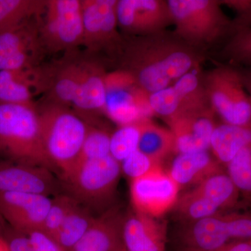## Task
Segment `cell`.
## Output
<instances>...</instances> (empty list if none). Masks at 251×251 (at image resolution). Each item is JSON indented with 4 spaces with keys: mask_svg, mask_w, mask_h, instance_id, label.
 Listing matches in <instances>:
<instances>
[{
    "mask_svg": "<svg viewBox=\"0 0 251 251\" xmlns=\"http://www.w3.org/2000/svg\"><path fill=\"white\" fill-rule=\"evenodd\" d=\"M181 190L162 166L131 180L130 200L135 212L161 219L174 209Z\"/></svg>",
    "mask_w": 251,
    "mask_h": 251,
    "instance_id": "cell-13",
    "label": "cell"
},
{
    "mask_svg": "<svg viewBox=\"0 0 251 251\" xmlns=\"http://www.w3.org/2000/svg\"><path fill=\"white\" fill-rule=\"evenodd\" d=\"M173 31L185 43L207 53L220 47L232 34V19L219 0H168Z\"/></svg>",
    "mask_w": 251,
    "mask_h": 251,
    "instance_id": "cell-2",
    "label": "cell"
},
{
    "mask_svg": "<svg viewBox=\"0 0 251 251\" xmlns=\"http://www.w3.org/2000/svg\"><path fill=\"white\" fill-rule=\"evenodd\" d=\"M148 101L152 114L161 117L166 123L212 110L201 68L188 73L167 88L150 94Z\"/></svg>",
    "mask_w": 251,
    "mask_h": 251,
    "instance_id": "cell-10",
    "label": "cell"
},
{
    "mask_svg": "<svg viewBox=\"0 0 251 251\" xmlns=\"http://www.w3.org/2000/svg\"><path fill=\"white\" fill-rule=\"evenodd\" d=\"M124 36L122 49L113 62L117 69L128 74L148 96L199 69L206 59V54L188 45L173 31Z\"/></svg>",
    "mask_w": 251,
    "mask_h": 251,
    "instance_id": "cell-1",
    "label": "cell"
},
{
    "mask_svg": "<svg viewBox=\"0 0 251 251\" xmlns=\"http://www.w3.org/2000/svg\"><path fill=\"white\" fill-rule=\"evenodd\" d=\"M46 0H0V34L41 16Z\"/></svg>",
    "mask_w": 251,
    "mask_h": 251,
    "instance_id": "cell-28",
    "label": "cell"
},
{
    "mask_svg": "<svg viewBox=\"0 0 251 251\" xmlns=\"http://www.w3.org/2000/svg\"><path fill=\"white\" fill-rule=\"evenodd\" d=\"M251 239V211L220 213L181 224L175 237L177 251H215L230 243Z\"/></svg>",
    "mask_w": 251,
    "mask_h": 251,
    "instance_id": "cell-5",
    "label": "cell"
},
{
    "mask_svg": "<svg viewBox=\"0 0 251 251\" xmlns=\"http://www.w3.org/2000/svg\"><path fill=\"white\" fill-rule=\"evenodd\" d=\"M226 172L240 197L251 205V145L243 149L229 162Z\"/></svg>",
    "mask_w": 251,
    "mask_h": 251,
    "instance_id": "cell-30",
    "label": "cell"
},
{
    "mask_svg": "<svg viewBox=\"0 0 251 251\" xmlns=\"http://www.w3.org/2000/svg\"><path fill=\"white\" fill-rule=\"evenodd\" d=\"M219 60L239 68L251 67V27L234 32L219 47Z\"/></svg>",
    "mask_w": 251,
    "mask_h": 251,
    "instance_id": "cell-29",
    "label": "cell"
},
{
    "mask_svg": "<svg viewBox=\"0 0 251 251\" xmlns=\"http://www.w3.org/2000/svg\"><path fill=\"white\" fill-rule=\"evenodd\" d=\"M37 110L46 154L62 176L67 174L76 163L90 126L65 105L44 100Z\"/></svg>",
    "mask_w": 251,
    "mask_h": 251,
    "instance_id": "cell-3",
    "label": "cell"
},
{
    "mask_svg": "<svg viewBox=\"0 0 251 251\" xmlns=\"http://www.w3.org/2000/svg\"><path fill=\"white\" fill-rule=\"evenodd\" d=\"M123 216L117 209H110L96 217L83 237L72 251H122Z\"/></svg>",
    "mask_w": 251,
    "mask_h": 251,
    "instance_id": "cell-22",
    "label": "cell"
},
{
    "mask_svg": "<svg viewBox=\"0 0 251 251\" xmlns=\"http://www.w3.org/2000/svg\"><path fill=\"white\" fill-rule=\"evenodd\" d=\"M215 251H251V239L230 243Z\"/></svg>",
    "mask_w": 251,
    "mask_h": 251,
    "instance_id": "cell-38",
    "label": "cell"
},
{
    "mask_svg": "<svg viewBox=\"0 0 251 251\" xmlns=\"http://www.w3.org/2000/svg\"><path fill=\"white\" fill-rule=\"evenodd\" d=\"M107 75L105 65L99 57L82 54L80 84L72 106L81 117L105 113Z\"/></svg>",
    "mask_w": 251,
    "mask_h": 251,
    "instance_id": "cell-19",
    "label": "cell"
},
{
    "mask_svg": "<svg viewBox=\"0 0 251 251\" xmlns=\"http://www.w3.org/2000/svg\"><path fill=\"white\" fill-rule=\"evenodd\" d=\"M122 236L126 251H165L168 226L166 221L135 211L125 216Z\"/></svg>",
    "mask_w": 251,
    "mask_h": 251,
    "instance_id": "cell-20",
    "label": "cell"
},
{
    "mask_svg": "<svg viewBox=\"0 0 251 251\" xmlns=\"http://www.w3.org/2000/svg\"><path fill=\"white\" fill-rule=\"evenodd\" d=\"M1 236L6 243L9 251H33L29 236L9 224Z\"/></svg>",
    "mask_w": 251,
    "mask_h": 251,
    "instance_id": "cell-35",
    "label": "cell"
},
{
    "mask_svg": "<svg viewBox=\"0 0 251 251\" xmlns=\"http://www.w3.org/2000/svg\"><path fill=\"white\" fill-rule=\"evenodd\" d=\"M248 27H251V0L248 1L244 11L232 19V34Z\"/></svg>",
    "mask_w": 251,
    "mask_h": 251,
    "instance_id": "cell-37",
    "label": "cell"
},
{
    "mask_svg": "<svg viewBox=\"0 0 251 251\" xmlns=\"http://www.w3.org/2000/svg\"><path fill=\"white\" fill-rule=\"evenodd\" d=\"M117 23L125 36H140L167 30L173 25L168 0H118Z\"/></svg>",
    "mask_w": 251,
    "mask_h": 251,
    "instance_id": "cell-15",
    "label": "cell"
},
{
    "mask_svg": "<svg viewBox=\"0 0 251 251\" xmlns=\"http://www.w3.org/2000/svg\"><path fill=\"white\" fill-rule=\"evenodd\" d=\"M33 251H66L54 238L39 229L29 234Z\"/></svg>",
    "mask_w": 251,
    "mask_h": 251,
    "instance_id": "cell-36",
    "label": "cell"
},
{
    "mask_svg": "<svg viewBox=\"0 0 251 251\" xmlns=\"http://www.w3.org/2000/svg\"><path fill=\"white\" fill-rule=\"evenodd\" d=\"M118 0H81L83 44L87 53H103L113 62L125 40L117 18Z\"/></svg>",
    "mask_w": 251,
    "mask_h": 251,
    "instance_id": "cell-11",
    "label": "cell"
},
{
    "mask_svg": "<svg viewBox=\"0 0 251 251\" xmlns=\"http://www.w3.org/2000/svg\"><path fill=\"white\" fill-rule=\"evenodd\" d=\"M215 115L211 110L168 122L175 136L176 153L209 151L211 135L217 125Z\"/></svg>",
    "mask_w": 251,
    "mask_h": 251,
    "instance_id": "cell-21",
    "label": "cell"
},
{
    "mask_svg": "<svg viewBox=\"0 0 251 251\" xmlns=\"http://www.w3.org/2000/svg\"><path fill=\"white\" fill-rule=\"evenodd\" d=\"M39 67L0 72V103H30L41 93Z\"/></svg>",
    "mask_w": 251,
    "mask_h": 251,
    "instance_id": "cell-24",
    "label": "cell"
},
{
    "mask_svg": "<svg viewBox=\"0 0 251 251\" xmlns=\"http://www.w3.org/2000/svg\"><path fill=\"white\" fill-rule=\"evenodd\" d=\"M151 113L148 95L128 74L119 69L108 73L104 115L121 126L150 118Z\"/></svg>",
    "mask_w": 251,
    "mask_h": 251,
    "instance_id": "cell-12",
    "label": "cell"
},
{
    "mask_svg": "<svg viewBox=\"0 0 251 251\" xmlns=\"http://www.w3.org/2000/svg\"><path fill=\"white\" fill-rule=\"evenodd\" d=\"M38 25L41 44L47 54L73 52L83 44L81 0H46Z\"/></svg>",
    "mask_w": 251,
    "mask_h": 251,
    "instance_id": "cell-8",
    "label": "cell"
},
{
    "mask_svg": "<svg viewBox=\"0 0 251 251\" xmlns=\"http://www.w3.org/2000/svg\"><path fill=\"white\" fill-rule=\"evenodd\" d=\"M89 208L77 202L68 214L56 240L66 251H72L95 221Z\"/></svg>",
    "mask_w": 251,
    "mask_h": 251,
    "instance_id": "cell-27",
    "label": "cell"
},
{
    "mask_svg": "<svg viewBox=\"0 0 251 251\" xmlns=\"http://www.w3.org/2000/svg\"><path fill=\"white\" fill-rule=\"evenodd\" d=\"M39 16L0 34V72L35 69L41 65L47 53L39 37Z\"/></svg>",
    "mask_w": 251,
    "mask_h": 251,
    "instance_id": "cell-14",
    "label": "cell"
},
{
    "mask_svg": "<svg viewBox=\"0 0 251 251\" xmlns=\"http://www.w3.org/2000/svg\"><path fill=\"white\" fill-rule=\"evenodd\" d=\"M180 190L191 188L213 175L226 171L209 151L176 153L166 170Z\"/></svg>",
    "mask_w": 251,
    "mask_h": 251,
    "instance_id": "cell-23",
    "label": "cell"
},
{
    "mask_svg": "<svg viewBox=\"0 0 251 251\" xmlns=\"http://www.w3.org/2000/svg\"><path fill=\"white\" fill-rule=\"evenodd\" d=\"M140 122L121 126L110 135V155L119 163H121L129 155L138 150Z\"/></svg>",
    "mask_w": 251,
    "mask_h": 251,
    "instance_id": "cell-31",
    "label": "cell"
},
{
    "mask_svg": "<svg viewBox=\"0 0 251 251\" xmlns=\"http://www.w3.org/2000/svg\"><path fill=\"white\" fill-rule=\"evenodd\" d=\"M77 202L74 198L68 194L56 196L52 200L50 207L41 229L51 237L57 239L66 218Z\"/></svg>",
    "mask_w": 251,
    "mask_h": 251,
    "instance_id": "cell-33",
    "label": "cell"
},
{
    "mask_svg": "<svg viewBox=\"0 0 251 251\" xmlns=\"http://www.w3.org/2000/svg\"><path fill=\"white\" fill-rule=\"evenodd\" d=\"M251 145V130L227 124L216 125L211 135L210 150L221 166H226L243 149Z\"/></svg>",
    "mask_w": 251,
    "mask_h": 251,
    "instance_id": "cell-25",
    "label": "cell"
},
{
    "mask_svg": "<svg viewBox=\"0 0 251 251\" xmlns=\"http://www.w3.org/2000/svg\"><path fill=\"white\" fill-rule=\"evenodd\" d=\"M52 200L29 193H0V211L7 224L23 233L42 228Z\"/></svg>",
    "mask_w": 251,
    "mask_h": 251,
    "instance_id": "cell-18",
    "label": "cell"
},
{
    "mask_svg": "<svg viewBox=\"0 0 251 251\" xmlns=\"http://www.w3.org/2000/svg\"><path fill=\"white\" fill-rule=\"evenodd\" d=\"M62 184L52 171L42 166L24 163L0 164V193L57 196Z\"/></svg>",
    "mask_w": 251,
    "mask_h": 251,
    "instance_id": "cell-17",
    "label": "cell"
},
{
    "mask_svg": "<svg viewBox=\"0 0 251 251\" xmlns=\"http://www.w3.org/2000/svg\"><path fill=\"white\" fill-rule=\"evenodd\" d=\"M110 135L111 134L105 130L90 126L80 154L73 169L85 162L99 159L110 155Z\"/></svg>",
    "mask_w": 251,
    "mask_h": 251,
    "instance_id": "cell-32",
    "label": "cell"
},
{
    "mask_svg": "<svg viewBox=\"0 0 251 251\" xmlns=\"http://www.w3.org/2000/svg\"><path fill=\"white\" fill-rule=\"evenodd\" d=\"M244 86L251 98V67L239 68Z\"/></svg>",
    "mask_w": 251,
    "mask_h": 251,
    "instance_id": "cell-39",
    "label": "cell"
},
{
    "mask_svg": "<svg viewBox=\"0 0 251 251\" xmlns=\"http://www.w3.org/2000/svg\"><path fill=\"white\" fill-rule=\"evenodd\" d=\"M18 163L57 171L44 149L37 106L0 103V148Z\"/></svg>",
    "mask_w": 251,
    "mask_h": 251,
    "instance_id": "cell-4",
    "label": "cell"
},
{
    "mask_svg": "<svg viewBox=\"0 0 251 251\" xmlns=\"http://www.w3.org/2000/svg\"><path fill=\"white\" fill-rule=\"evenodd\" d=\"M120 163L111 156L85 162L62 175L68 195L89 209L106 206L117 191Z\"/></svg>",
    "mask_w": 251,
    "mask_h": 251,
    "instance_id": "cell-7",
    "label": "cell"
},
{
    "mask_svg": "<svg viewBox=\"0 0 251 251\" xmlns=\"http://www.w3.org/2000/svg\"><path fill=\"white\" fill-rule=\"evenodd\" d=\"M7 226V222H6L4 216H3L2 214H1V211H0V235H1V234H2V232H4L5 228H6V226Z\"/></svg>",
    "mask_w": 251,
    "mask_h": 251,
    "instance_id": "cell-40",
    "label": "cell"
},
{
    "mask_svg": "<svg viewBox=\"0 0 251 251\" xmlns=\"http://www.w3.org/2000/svg\"><path fill=\"white\" fill-rule=\"evenodd\" d=\"M82 54L66 52L59 59L40 66L41 93L45 100L72 108L80 84Z\"/></svg>",
    "mask_w": 251,
    "mask_h": 251,
    "instance_id": "cell-16",
    "label": "cell"
},
{
    "mask_svg": "<svg viewBox=\"0 0 251 251\" xmlns=\"http://www.w3.org/2000/svg\"><path fill=\"white\" fill-rule=\"evenodd\" d=\"M240 198L224 171L180 195L174 210L181 224L195 222L235 207Z\"/></svg>",
    "mask_w": 251,
    "mask_h": 251,
    "instance_id": "cell-9",
    "label": "cell"
},
{
    "mask_svg": "<svg viewBox=\"0 0 251 251\" xmlns=\"http://www.w3.org/2000/svg\"><path fill=\"white\" fill-rule=\"evenodd\" d=\"M211 108L223 123L251 130V98L240 69L221 63L203 73Z\"/></svg>",
    "mask_w": 251,
    "mask_h": 251,
    "instance_id": "cell-6",
    "label": "cell"
},
{
    "mask_svg": "<svg viewBox=\"0 0 251 251\" xmlns=\"http://www.w3.org/2000/svg\"><path fill=\"white\" fill-rule=\"evenodd\" d=\"M0 251H9L4 239L0 235Z\"/></svg>",
    "mask_w": 251,
    "mask_h": 251,
    "instance_id": "cell-41",
    "label": "cell"
},
{
    "mask_svg": "<svg viewBox=\"0 0 251 251\" xmlns=\"http://www.w3.org/2000/svg\"><path fill=\"white\" fill-rule=\"evenodd\" d=\"M138 150L153 161L162 163L176 153V145L170 128L153 123L150 118L140 122V135Z\"/></svg>",
    "mask_w": 251,
    "mask_h": 251,
    "instance_id": "cell-26",
    "label": "cell"
},
{
    "mask_svg": "<svg viewBox=\"0 0 251 251\" xmlns=\"http://www.w3.org/2000/svg\"><path fill=\"white\" fill-rule=\"evenodd\" d=\"M122 251H126V249H123V250H122Z\"/></svg>",
    "mask_w": 251,
    "mask_h": 251,
    "instance_id": "cell-42",
    "label": "cell"
},
{
    "mask_svg": "<svg viewBox=\"0 0 251 251\" xmlns=\"http://www.w3.org/2000/svg\"><path fill=\"white\" fill-rule=\"evenodd\" d=\"M120 166L122 173L130 178L131 181L148 174L157 166L162 165L153 161L138 150L124 160Z\"/></svg>",
    "mask_w": 251,
    "mask_h": 251,
    "instance_id": "cell-34",
    "label": "cell"
}]
</instances>
